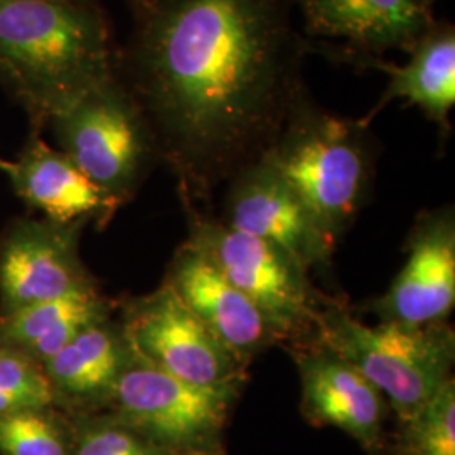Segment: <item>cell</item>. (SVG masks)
<instances>
[{
  "instance_id": "ffe728a7",
  "label": "cell",
  "mask_w": 455,
  "mask_h": 455,
  "mask_svg": "<svg viewBox=\"0 0 455 455\" xmlns=\"http://www.w3.org/2000/svg\"><path fill=\"white\" fill-rule=\"evenodd\" d=\"M56 400L41 363L0 342V417L20 410H43Z\"/></svg>"
},
{
  "instance_id": "277c9868",
  "label": "cell",
  "mask_w": 455,
  "mask_h": 455,
  "mask_svg": "<svg viewBox=\"0 0 455 455\" xmlns=\"http://www.w3.org/2000/svg\"><path fill=\"white\" fill-rule=\"evenodd\" d=\"M317 341L349 361L383 395L398 423L417 413L452 378L455 332L447 323L368 325L338 300H327Z\"/></svg>"
},
{
  "instance_id": "8fae6325",
  "label": "cell",
  "mask_w": 455,
  "mask_h": 455,
  "mask_svg": "<svg viewBox=\"0 0 455 455\" xmlns=\"http://www.w3.org/2000/svg\"><path fill=\"white\" fill-rule=\"evenodd\" d=\"M407 261L370 312L381 323L442 324L455 306V212L452 204L423 212L408 235Z\"/></svg>"
},
{
  "instance_id": "d6986e66",
  "label": "cell",
  "mask_w": 455,
  "mask_h": 455,
  "mask_svg": "<svg viewBox=\"0 0 455 455\" xmlns=\"http://www.w3.org/2000/svg\"><path fill=\"white\" fill-rule=\"evenodd\" d=\"M395 455H455L452 378L417 413L400 422Z\"/></svg>"
},
{
  "instance_id": "ac0fdd59",
  "label": "cell",
  "mask_w": 455,
  "mask_h": 455,
  "mask_svg": "<svg viewBox=\"0 0 455 455\" xmlns=\"http://www.w3.org/2000/svg\"><path fill=\"white\" fill-rule=\"evenodd\" d=\"M110 319V304L95 291L75 292L4 314L0 342L28 353L41 366L84 327Z\"/></svg>"
},
{
  "instance_id": "cb8c5ba5",
  "label": "cell",
  "mask_w": 455,
  "mask_h": 455,
  "mask_svg": "<svg viewBox=\"0 0 455 455\" xmlns=\"http://www.w3.org/2000/svg\"><path fill=\"white\" fill-rule=\"evenodd\" d=\"M69 2H78V4H98L97 0H69Z\"/></svg>"
},
{
  "instance_id": "5bb4252c",
  "label": "cell",
  "mask_w": 455,
  "mask_h": 455,
  "mask_svg": "<svg viewBox=\"0 0 455 455\" xmlns=\"http://www.w3.org/2000/svg\"><path fill=\"white\" fill-rule=\"evenodd\" d=\"M164 283L246 370L265 349L278 344L259 307L195 244H180Z\"/></svg>"
},
{
  "instance_id": "7a4b0ae2",
  "label": "cell",
  "mask_w": 455,
  "mask_h": 455,
  "mask_svg": "<svg viewBox=\"0 0 455 455\" xmlns=\"http://www.w3.org/2000/svg\"><path fill=\"white\" fill-rule=\"evenodd\" d=\"M114 73L110 33L98 4L0 0V84L36 129Z\"/></svg>"
},
{
  "instance_id": "e0dca14e",
  "label": "cell",
  "mask_w": 455,
  "mask_h": 455,
  "mask_svg": "<svg viewBox=\"0 0 455 455\" xmlns=\"http://www.w3.org/2000/svg\"><path fill=\"white\" fill-rule=\"evenodd\" d=\"M132 359L122 324L110 319L84 327L43 364L54 396L83 405L110 403L115 387Z\"/></svg>"
},
{
  "instance_id": "4fadbf2b",
  "label": "cell",
  "mask_w": 455,
  "mask_h": 455,
  "mask_svg": "<svg viewBox=\"0 0 455 455\" xmlns=\"http://www.w3.org/2000/svg\"><path fill=\"white\" fill-rule=\"evenodd\" d=\"M297 7L310 39L342 43L334 51L349 65L393 49L411 52L435 24L419 0H297Z\"/></svg>"
},
{
  "instance_id": "9a60e30c",
  "label": "cell",
  "mask_w": 455,
  "mask_h": 455,
  "mask_svg": "<svg viewBox=\"0 0 455 455\" xmlns=\"http://www.w3.org/2000/svg\"><path fill=\"white\" fill-rule=\"evenodd\" d=\"M0 171L26 204L60 225L108 221L122 206L63 150L48 146L36 132L16 161L0 159Z\"/></svg>"
},
{
  "instance_id": "30bf717a",
  "label": "cell",
  "mask_w": 455,
  "mask_h": 455,
  "mask_svg": "<svg viewBox=\"0 0 455 455\" xmlns=\"http://www.w3.org/2000/svg\"><path fill=\"white\" fill-rule=\"evenodd\" d=\"M84 225L24 220L5 233L0 244L4 314L97 289L78 251Z\"/></svg>"
},
{
  "instance_id": "9c48e42d",
  "label": "cell",
  "mask_w": 455,
  "mask_h": 455,
  "mask_svg": "<svg viewBox=\"0 0 455 455\" xmlns=\"http://www.w3.org/2000/svg\"><path fill=\"white\" fill-rule=\"evenodd\" d=\"M221 221L275 246L309 274L329 270L338 244L265 157L248 164L228 180Z\"/></svg>"
},
{
  "instance_id": "52a82bcc",
  "label": "cell",
  "mask_w": 455,
  "mask_h": 455,
  "mask_svg": "<svg viewBox=\"0 0 455 455\" xmlns=\"http://www.w3.org/2000/svg\"><path fill=\"white\" fill-rule=\"evenodd\" d=\"M236 396L180 381L132 351L108 405L114 419L180 455H221Z\"/></svg>"
},
{
  "instance_id": "2e32d148",
  "label": "cell",
  "mask_w": 455,
  "mask_h": 455,
  "mask_svg": "<svg viewBox=\"0 0 455 455\" xmlns=\"http://www.w3.org/2000/svg\"><path fill=\"white\" fill-rule=\"evenodd\" d=\"M355 66L379 69L390 78L370 118L393 100H403L408 105L420 108L443 131H449V118L455 105V28L452 24L435 22L410 52L407 65H393L383 58H364ZM370 118L364 120L370 122Z\"/></svg>"
},
{
  "instance_id": "44dd1931",
  "label": "cell",
  "mask_w": 455,
  "mask_h": 455,
  "mask_svg": "<svg viewBox=\"0 0 455 455\" xmlns=\"http://www.w3.org/2000/svg\"><path fill=\"white\" fill-rule=\"evenodd\" d=\"M43 410H20L0 417V454H73L61 425Z\"/></svg>"
},
{
  "instance_id": "7c38bea8",
  "label": "cell",
  "mask_w": 455,
  "mask_h": 455,
  "mask_svg": "<svg viewBox=\"0 0 455 455\" xmlns=\"http://www.w3.org/2000/svg\"><path fill=\"white\" fill-rule=\"evenodd\" d=\"M300 379V411L315 427H334L374 454L383 445L388 403L358 370L321 341L289 347Z\"/></svg>"
},
{
  "instance_id": "8992f818",
  "label": "cell",
  "mask_w": 455,
  "mask_h": 455,
  "mask_svg": "<svg viewBox=\"0 0 455 455\" xmlns=\"http://www.w3.org/2000/svg\"><path fill=\"white\" fill-rule=\"evenodd\" d=\"M49 125L60 150L122 204L159 157L146 116L116 73L56 115Z\"/></svg>"
},
{
  "instance_id": "6da1fadb",
  "label": "cell",
  "mask_w": 455,
  "mask_h": 455,
  "mask_svg": "<svg viewBox=\"0 0 455 455\" xmlns=\"http://www.w3.org/2000/svg\"><path fill=\"white\" fill-rule=\"evenodd\" d=\"M115 73L140 107L159 157L197 203L259 161L295 103L312 51L297 0H132Z\"/></svg>"
},
{
  "instance_id": "ba28073f",
  "label": "cell",
  "mask_w": 455,
  "mask_h": 455,
  "mask_svg": "<svg viewBox=\"0 0 455 455\" xmlns=\"http://www.w3.org/2000/svg\"><path fill=\"white\" fill-rule=\"evenodd\" d=\"M122 327L137 356L180 381L235 396L248 381V370L167 283L131 302Z\"/></svg>"
},
{
  "instance_id": "7402d4cb",
  "label": "cell",
  "mask_w": 455,
  "mask_h": 455,
  "mask_svg": "<svg viewBox=\"0 0 455 455\" xmlns=\"http://www.w3.org/2000/svg\"><path fill=\"white\" fill-rule=\"evenodd\" d=\"M71 455H180L135 432L125 423L103 419L83 425Z\"/></svg>"
},
{
  "instance_id": "5b68a950",
  "label": "cell",
  "mask_w": 455,
  "mask_h": 455,
  "mask_svg": "<svg viewBox=\"0 0 455 455\" xmlns=\"http://www.w3.org/2000/svg\"><path fill=\"white\" fill-rule=\"evenodd\" d=\"M182 203L189 221L186 242L259 307L278 344L289 349L315 341L327 299L314 287L309 272L275 246L228 227L195 203Z\"/></svg>"
},
{
  "instance_id": "3957f363",
  "label": "cell",
  "mask_w": 455,
  "mask_h": 455,
  "mask_svg": "<svg viewBox=\"0 0 455 455\" xmlns=\"http://www.w3.org/2000/svg\"><path fill=\"white\" fill-rule=\"evenodd\" d=\"M261 157L292 186L338 243L371 189L368 122L329 114L306 92Z\"/></svg>"
},
{
  "instance_id": "603a6c76",
  "label": "cell",
  "mask_w": 455,
  "mask_h": 455,
  "mask_svg": "<svg viewBox=\"0 0 455 455\" xmlns=\"http://www.w3.org/2000/svg\"><path fill=\"white\" fill-rule=\"evenodd\" d=\"M419 2H422L423 5H425V7H428V9H432V5H434V2H435V0H419Z\"/></svg>"
}]
</instances>
